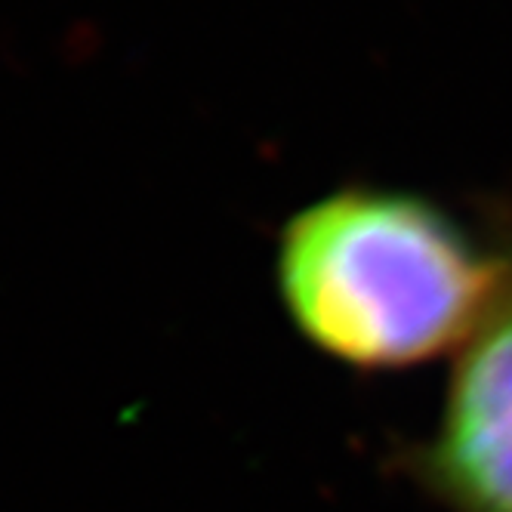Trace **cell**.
<instances>
[{
	"label": "cell",
	"instance_id": "1",
	"mask_svg": "<svg viewBox=\"0 0 512 512\" xmlns=\"http://www.w3.org/2000/svg\"><path fill=\"white\" fill-rule=\"evenodd\" d=\"M278 300L309 349L355 374L463 355L512 306V226L411 189L343 186L287 219Z\"/></svg>",
	"mask_w": 512,
	"mask_h": 512
},
{
	"label": "cell",
	"instance_id": "2",
	"mask_svg": "<svg viewBox=\"0 0 512 512\" xmlns=\"http://www.w3.org/2000/svg\"><path fill=\"white\" fill-rule=\"evenodd\" d=\"M395 469L445 512H512V306L454 358L432 426Z\"/></svg>",
	"mask_w": 512,
	"mask_h": 512
}]
</instances>
